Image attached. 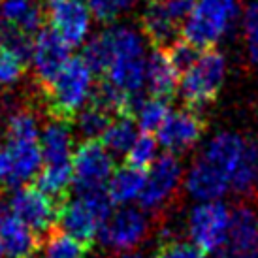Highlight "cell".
Segmentation results:
<instances>
[{"mask_svg": "<svg viewBox=\"0 0 258 258\" xmlns=\"http://www.w3.org/2000/svg\"><path fill=\"white\" fill-rule=\"evenodd\" d=\"M93 70L81 57L70 58L58 78L45 89L47 109L53 121L72 122L93 94Z\"/></svg>", "mask_w": 258, "mask_h": 258, "instance_id": "obj_3", "label": "cell"}, {"mask_svg": "<svg viewBox=\"0 0 258 258\" xmlns=\"http://www.w3.org/2000/svg\"><path fill=\"white\" fill-rule=\"evenodd\" d=\"M138 132L136 124H134V117H126V115H119L113 117V121L109 122L108 130L104 132L100 142L109 153L121 155V153H128L132 144L136 142Z\"/></svg>", "mask_w": 258, "mask_h": 258, "instance_id": "obj_25", "label": "cell"}, {"mask_svg": "<svg viewBox=\"0 0 258 258\" xmlns=\"http://www.w3.org/2000/svg\"><path fill=\"white\" fill-rule=\"evenodd\" d=\"M194 8V0H149L142 15V29L155 47H170Z\"/></svg>", "mask_w": 258, "mask_h": 258, "instance_id": "obj_8", "label": "cell"}, {"mask_svg": "<svg viewBox=\"0 0 258 258\" xmlns=\"http://www.w3.org/2000/svg\"><path fill=\"white\" fill-rule=\"evenodd\" d=\"M132 2L134 0H87L93 17L100 23L115 21L122 12L132 6Z\"/></svg>", "mask_w": 258, "mask_h": 258, "instance_id": "obj_32", "label": "cell"}, {"mask_svg": "<svg viewBox=\"0 0 258 258\" xmlns=\"http://www.w3.org/2000/svg\"><path fill=\"white\" fill-rule=\"evenodd\" d=\"M4 32H6V23H4V17H2V14H0V43H2Z\"/></svg>", "mask_w": 258, "mask_h": 258, "instance_id": "obj_37", "label": "cell"}, {"mask_svg": "<svg viewBox=\"0 0 258 258\" xmlns=\"http://www.w3.org/2000/svg\"><path fill=\"white\" fill-rule=\"evenodd\" d=\"M183 179V164L173 153L158 155L145 177V188L140 196L142 209L157 213L172 200Z\"/></svg>", "mask_w": 258, "mask_h": 258, "instance_id": "obj_12", "label": "cell"}, {"mask_svg": "<svg viewBox=\"0 0 258 258\" xmlns=\"http://www.w3.org/2000/svg\"><path fill=\"white\" fill-rule=\"evenodd\" d=\"M232 222V211L221 200L200 202L190 209L188 215V236L196 247L204 252H219L226 243Z\"/></svg>", "mask_w": 258, "mask_h": 258, "instance_id": "obj_9", "label": "cell"}, {"mask_svg": "<svg viewBox=\"0 0 258 258\" xmlns=\"http://www.w3.org/2000/svg\"><path fill=\"white\" fill-rule=\"evenodd\" d=\"M74 183V168L70 164H43L36 175V186L53 200L66 204L68 188Z\"/></svg>", "mask_w": 258, "mask_h": 258, "instance_id": "obj_24", "label": "cell"}, {"mask_svg": "<svg viewBox=\"0 0 258 258\" xmlns=\"http://www.w3.org/2000/svg\"><path fill=\"white\" fill-rule=\"evenodd\" d=\"M43 166L40 138H12L0 145V185L21 188L30 179H36Z\"/></svg>", "mask_w": 258, "mask_h": 258, "instance_id": "obj_7", "label": "cell"}, {"mask_svg": "<svg viewBox=\"0 0 258 258\" xmlns=\"http://www.w3.org/2000/svg\"><path fill=\"white\" fill-rule=\"evenodd\" d=\"M145 177H147V173L144 170H138L128 164L115 170L108 183V192L113 204L128 206L130 202L140 200L145 188Z\"/></svg>", "mask_w": 258, "mask_h": 258, "instance_id": "obj_23", "label": "cell"}, {"mask_svg": "<svg viewBox=\"0 0 258 258\" xmlns=\"http://www.w3.org/2000/svg\"><path fill=\"white\" fill-rule=\"evenodd\" d=\"M168 58H170V62L173 64V68L177 70V74H183L186 70H190L192 64L198 60L200 57V49L192 45L190 42H186V40H175V42L168 47Z\"/></svg>", "mask_w": 258, "mask_h": 258, "instance_id": "obj_31", "label": "cell"}, {"mask_svg": "<svg viewBox=\"0 0 258 258\" xmlns=\"http://www.w3.org/2000/svg\"><path fill=\"white\" fill-rule=\"evenodd\" d=\"M202 158L219 168L230 183V190L241 196L258 190V140L239 132H219L209 140Z\"/></svg>", "mask_w": 258, "mask_h": 258, "instance_id": "obj_1", "label": "cell"}, {"mask_svg": "<svg viewBox=\"0 0 258 258\" xmlns=\"http://www.w3.org/2000/svg\"><path fill=\"white\" fill-rule=\"evenodd\" d=\"M25 62L15 55L14 51H10L0 43V85H12L25 72Z\"/></svg>", "mask_w": 258, "mask_h": 258, "instance_id": "obj_35", "label": "cell"}, {"mask_svg": "<svg viewBox=\"0 0 258 258\" xmlns=\"http://www.w3.org/2000/svg\"><path fill=\"white\" fill-rule=\"evenodd\" d=\"M89 251H91V245L81 243L79 239L57 228L47 236L43 258H85Z\"/></svg>", "mask_w": 258, "mask_h": 258, "instance_id": "obj_26", "label": "cell"}, {"mask_svg": "<svg viewBox=\"0 0 258 258\" xmlns=\"http://www.w3.org/2000/svg\"><path fill=\"white\" fill-rule=\"evenodd\" d=\"M158 140L149 132H142L138 134L136 142L132 144L130 151L126 153V164L134 166L138 170H149L151 164L158 158Z\"/></svg>", "mask_w": 258, "mask_h": 258, "instance_id": "obj_28", "label": "cell"}, {"mask_svg": "<svg viewBox=\"0 0 258 258\" xmlns=\"http://www.w3.org/2000/svg\"><path fill=\"white\" fill-rule=\"evenodd\" d=\"M113 200L108 188L78 194L76 200H68L58 215V230L79 239L81 243L93 245L100 228L113 213Z\"/></svg>", "mask_w": 258, "mask_h": 258, "instance_id": "obj_5", "label": "cell"}, {"mask_svg": "<svg viewBox=\"0 0 258 258\" xmlns=\"http://www.w3.org/2000/svg\"><path fill=\"white\" fill-rule=\"evenodd\" d=\"M149 226L151 222L145 209L122 206L104 222L98 239L113 251H130L144 241Z\"/></svg>", "mask_w": 258, "mask_h": 258, "instance_id": "obj_13", "label": "cell"}, {"mask_svg": "<svg viewBox=\"0 0 258 258\" xmlns=\"http://www.w3.org/2000/svg\"><path fill=\"white\" fill-rule=\"evenodd\" d=\"M8 206L19 221L25 222L42 239L58 228V215L64 204L53 200L38 186L25 185L15 190Z\"/></svg>", "mask_w": 258, "mask_h": 258, "instance_id": "obj_11", "label": "cell"}, {"mask_svg": "<svg viewBox=\"0 0 258 258\" xmlns=\"http://www.w3.org/2000/svg\"><path fill=\"white\" fill-rule=\"evenodd\" d=\"M186 194L200 202H217L230 190V183L224 173L209 164L206 158H196L185 175Z\"/></svg>", "mask_w": 258, "mask_h": 258, "instance_id": "obj_18", "label": "cell"}, {"mask_svg": "<svg viewBox=\"0 0 258 258\" xmlns=\"http://www.w3.org/2000/svg\"><path fill=\"white\" fill-rule=\"evenodd\" d=\"M6 136L38 140V124L34 115L29 113V111H17V113H14L10 117V121H8Z\"/></svg>", "mask_w": 258, "mask_h": 258, "instance_id": "obj_36", "label": "cell"}, {"mask_svg": "<svg viewBox=\"0 0 258 258\" xmlns=\"http://www.w3.org/2000/svg\"><path fill=\"white\" fill-rule=\"evenodd\" d=\"M6 256V249H4V245H2V241H0V258Z\"/></svg>", "mask_w": 258, "mask_h": 258, "instance_id": "obj_38", "label": "cell"}, {"mask_svg": "<svg viewBox=\"0 0 258 258\" xmlns=\"http://www.w3.org/2000/svg\"><path fill=\"white\" fill-rule=\"evenodd\" d=\"M219 258H258V215L251 206H239L232 211L226 243Z\"/></svg>", "mask_w": 258, "mask_h": 258, "instance_id": "obj_17", "label": "cell"}, {"mask_svg": "<svg viewBox=\"0 0 258 258\" xmlns=\"http://www.w3.org/2000/svg\"><path fill=\"white\" fill-rule=\"evenodd\" d=\"M43 164H70L74 157L72 136L68 122L51 121L40 138Z\"/></svg>", "mask_w": 258, "mask_h": 258, "instance_id": "obj_22", "label": "cell"}, {"mask_svg": "<svg viewBox=\"0 0 258 258\" xmlns=\"http://www.w3.org/2000/svg\"><path fill=\"white\" fill-rule=\"evenodd\" d=\"M226 57L219 49H206L198 60L181 76L179 93L188 108H204L217 98L226 79Z\"/></svg>", "mask_w": 258, "mask_h": 258, "instance_id": "obj_6", "label": "cell"}, {"mask_svg": "<svg viewBox=\"0 0 258 258\" xmlns=\"http://www.w3.org/2000/svg\"><path fill=\"white\" fill-rule=\"evenodd\" d=\"M81 58H83L85 64L93 70V74L106 76V72H108V68H109V62H111V53H109V45H108L106 36H104V32L93 36L85 43L83 53H81Z\"/></svg>", "mask_w": 258, "mask_h": 258, "instance_id": "obj_29", "label": "cell"}, {"mask_svg": "<svg viewBox=\"0 0 258 258\" xmlns=\"http://www.w3.org/2000/svg\"><path fill=\"white\" fill-rule=\"evenodd\" d=\"M111 121H113L111 115L106 113L104 109L93 106V104L78 115L79 132H81L87 140H100V138L104 136V132L108 130Z\"/></svg>", "mask_w": 258, "mask_h": 258, "instance_id": "obj_30", "label": "cell"}, {"mask_svg": "<svg viewBox=\"0 0 258 258\" xmlns=\"http://www.w3.org/2000/svg\"><path fill=\"white\" fill-rule=\"evenodd\" d=\"M239 17L237 0H194L183 25V36L198 49H213L228 34Z\"/></svg>", "mask_w": 258, "mask_h": 258, "instance_id": "obj_4", "label": "cell"}, {"mask_svg": "<svg viewBox=\"0 0 258 258\" xmlns=\"http://www.w3.org/2000/svg\"><path fill=\"white\" fill-rule=\"evenodd\" d=\"M200 247L192 241H179V239H166L160 243L155 258H208Z\"/></svg>", "mask_w": 258, "mask_h": 258, "instance_id": "obj_34", "label": "cell"}, {"mask_svg": "<svg viewBox=\"0 0 258 258\" xmlns=\"http://www.w3.org/2000/svg\"><path fill=\"white\" fill-rule=\"evenodd\" d=\"M0 14L6 27L36 36L43 29V10L36 0H2Z\"/></svg>", "mask_w": 258, "mask_h": 258, "instance_id": "obj_21", "label": "cell"}, {"mask_svg": "<svg viewBox=\"0 0 258 258\" xmlns=\"http://www.w3.org/2000/svg\"><path fill=\"white\" fill-rule=\"evenodd\" d=\"M49 27L62 38L70 47L85 42L93 14L87 0H47Z\"/></svg>", "mask_w": 258, "mask_h": 258, "instance_id": "obj_14", "label": "cell"}, {"mask_svg": "<svg viewBox=\"0 0 258 258\" xmlns=\"http://www.w3.org/2000/svg\"><path fill=\"white\" fill-rule=\"evenodd\" d=\"M104 36L111 53V62L104 78L124 93H142L147 70L142 36L126 25H115L104 30Z\"/></svg>", "mask_w": 258, "mask_h": 258, "instance_id": "obj_2", "label": "cell"}, {"mask_svg": "<svg viewBox=\"0 0 258 258\" xmlns=\"http://www.w3.org/2000/svg\"><path fill=\"white\" fill-rule=\"evenodd\" d=\"M179 83V74L173 68L164 49H155L147 55V70H145V85L151 96L168 100Z\"/></svg>", "mask_w": 258, "mask_h": 258, "instance_id": "obj_20", "label": "cell"}, {"mask_svg": "<svg viewBox=\"0 0 258 258\" xmlns=\"http://www.w3.org/2000/svg\"><path fill=\"white\" fill-rule=\"evenodd\" d=\"M74 188L76 192H91L108 188L111 175L115 173V162L100 140H85L78 145L72 157Z\"/></svg>", "mask_w": 258, "mask_h": 258, "instance_id": "obj_10", "label": "cell"}, {"mask_svg": "<svg viewBox=\"0 0 258 258\" xmlns=\"http://www.w3.org/2000/svg\"><path fill=\"white\" fill-rule=\"evenodd\" d=\"M206 122L192 108L172 111L158 128L157 140L168 153H185L192 149L204 136Z\"/></svg>", "mask_w": 258, "mask_h": 258, "instance_id": "obj_16", "label": "cell"}, {"mask_svg": "<svg viewBox=\"0 0 258 258\" xmlns=\"http://www.w3.org/2000/svg\"><path fill=\"white\" fill-rule=\"evenodd\" d=\"M0 241L10 258H32L40 237L14 215L10 206L0 204Z\"/></svg>", "mask_w": 258, "mask_h": 258, "instance_id": "obj_19", "label": "cell"}, {"mask_svg": "<svg viewBox=\"0 0 258 258\" xmlns=\"http://www.w3.org/2000/svg\"><path fill=\"white\" fill-rule=\"evenodd\" d=\"M172 113L170 104L164 98H157L151 96L147 100H144V104L140 106L136 113V121L140 124L142 132H158V128L164 124V121L168 119V115Z\"/></svg>", "mask_w": 258, "mask_h": 258, "instance_id": "obj_27", "label": "cell"}, {"mask_svg": "<svg viewBox=\"0 0 258 258\" xmlns=\"http://www.w3.org/2000/svg\"><path fill=\"white\" fill-rule=\"evenodd\" d=\"M70 45L58 36L55 30L42 29L34 36V53H32V64L34 74L40 87L43 91L49 89L51 83L58 78V74L64 70L70 62Z\"/></svg>", "mask_w": 258, "mask_h": 258, "instance_id": "obj_15", "label": "cell"}, {"mask_svg": "<svg viewBox=\"0 0 258 258\" xmlns=\"http://www.w3.org/2000/svg\"><path fill=\"white\" fill-rule=\"evenodd\" d=\"M243 32L247 53L252 64L258 66V0L251 2L243 14Z\"/></svg>", "mask_w": 258, "mask_h": 258, "instance_id": "obj_33", "label": "cell"}]
</instances>
